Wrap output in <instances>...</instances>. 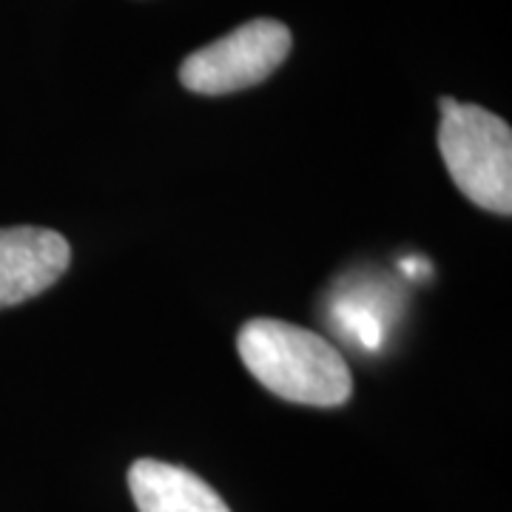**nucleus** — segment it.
<instances>
[{"mask_svg":"<svg viewBox=\"0 0 512 512\" xmlns=\"http://www.w3.org/2000/svg\"><path fill=\"white\" fill-rule=\"evenodd\" d=\"M237 350L256 382L285 402L339 407L350 399L348 362L313 330L262 316L242 325Z\"/></svg>","mask_w":512,"mask_h":512,"instance_id":"f257e3e1","label":"nucleus"},{"mask_svg":"<svg viewBox=\"0 0 512 512\" xmlns=\"http://www.w3.org/2000/svg\"><path fill=\"white\" fill-rule=\"evenodd\" d=\"M439 148L456 188L478 208L512 214V128L493 111L441 97Z\"/></svg>","mask_w":512,"mask_h":512,"instance_id":"f03ea898","label":"nucleus"},{"mask_svg":"<svg viewBox=\"0 0 512 512\" xmlns=\"http://www.w3.org/2000/svg\"><path fill=\"white\" fill-rule=\"evenodd\" d=\"M291 43V29L285 23L271 18L248 20L231 35L185 57L180 80L194 94L239 92L271 77L291 52Z\"/></svg>","mask_w":512,"mask_h":512,"instance_id":"7ed1b4c3","label":"nucleus"},{"mask_svg":"<svg viewBox=\"0 0 512 512\" xmlns=\"http://www.w3.org/2000/svg\"><path fill=\"white\" fill-rule=\"evenodd\" d=\"M72 248L63 234L37 225L0 228V308L52 288L69 271Z\"/></svg>","mask_w":512,"mask_h":512,"instance_id":"20e7f679","label":"nucleus"},{"mask_svg":"<svg viewBox=\"0 0 512 512\" xmlns=\"http://www.w3.org/2000/svg\"><path fill=\"white\" fill-rule=\"evenodd\" d=\"M128 490L140 512H231L211 484L185 467L157 458L131 464Z\"/></svg>","mask_w":512,"mask_h":512,"instance_id":"39448f33","label":"nucleus"}]
</instances>
